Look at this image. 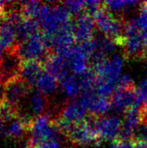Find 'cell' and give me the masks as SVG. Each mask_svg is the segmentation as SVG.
<instances>
[{"mask_svg":"<svg viewBox=\"0 0 147 148\" xmlns=\"http://www.w3.org/2000/svg\"><path fill=\"white\" fill-rule=\"evenodd\" d=\"M43 3L37 1H25L20 3V12L23 19L37 18Z\"/></svg>","mask_w":147,"mask_h":148,"instance_id":"obj_23","label":"cell"},{"mask_svg":"<svg viewBox=\"0 0 147 148\" xmlns=\"http://www.w3.org/2000/svg\"><path fill=\"white\" fill-rule=\"evenodd\" d=\"M124 56L113 55L94 64L93 69L96 75V93L109 98L118 88V82L123 75Z\"/></svg>","mask_w":147,"mask_h":148,"instance_id":"obj_1","label":"cell"},{"mask_svg":"<svg viewBox=\"0 0 147 148\" xmlns=\"http://www.w3.org/2000/svg\"><path fill=\"white\" fill-rule=\"evenodd\" d=\"M120 148H136V145L133 140H123L120 139Z\"/></svg>","mask_w":147,"mask_h":148,"instance_id":"obj_29","label":"cell"},{"mask_svg":"<svg viewBox=\"0 0 147 148\" xmlns=\"http://www.w3.org/2000/svg\"><path fill=\"white\" fill-rule=\"evenodd\" d=\"M40 24L35 19H22L16 25V44H19L31 36L40 33Z\"/></svg>","mask_w":147,"mask_h":148,"instance_id":"obj_18","label":"cell"},{"mask_svg":"<svg viewBox=\"0 0 147 148\" xmlns=\"http://www.w3.org/2000/svg\"><path fill=\"white\" fill-rule=\"evenodd\" d=\"M141 107L133 108L124 114L125 115L124 119L122 120V128L120 139L123 140H133L136 129L142 122Z\"/></svg>","mask_w":147,"mask_h":148,"instance_id":"obj_13","label":"cell"},{"mask_svg":"<svg viewBox=\"0 0 147 148\" xmlns=\"http://www.w3.org/2000/svg\"><path fill=\"white\" fill-rule=\"evenodd\" d=\"M104 5L103 3L100 1H85V10L84 13L88 14L93 17L95 16V15L103 9Z\"/></svg>","mask_w":147,"mask_h":148,"instance_id":"obj_25","label":"cell"},{"mask_svg":"<svg viewBox=\"0 0 147 148\" xmlns=\"http://www.w3.org/2000/svg\"><path fill=\"white\" fill-rule=\"evenodd\" d=\"M58 82L60 89L67 99L73 101L74 98L81 94L80 80L75 75L68 72L61 77Z\"/></svg>","mask_w":147,"mask_h":148,"instance_id":"obj_16","label":"cell"},{"mask_svg":"<svg viewBox=\"0 0 147 148\" xmlns=\"http://www.w3.org/2000/svg\"><path fill=\"white\" fill-rule=\"evenodd\" d=\"M93 148H102V147H101L100 146V144H99V145H96V146H94V147Z\"/></svg>","mask_w":147,"mask_h":148,"instance_id":"obj_33","label":"cell"},{"mask_svg":"<svg viewBox=\"0 0 147 148\" xmlns=\"http://www.w3.org/2000/svg\"><path fill=\"white\" fill-rule=\"evenodd\" d=\"M16 45V26L4 22L1 23L0 50L7 51Z\"/></svg>","mask_w":147,"mask_h":148,"instance_id":"obj_19","label":"cell"},{"mask_svg":"<svg viewBox=\"0 0 147 148\" xmlns=\"http://www.w3.org/2000/svg\"><path fill=\"white\" fill-rule=\"evenodd\" d=\"M7 2H3V1H0V18L3 19L5 16L6 13V6Z\"/></svg>","mask_w":147,"mask_h":148,"instance_id":"obj_31","label":"cell"},{"mask_svg":"<svg viewBox=\"0 0 147 148\" xmlns=\"http://www.w3.org/2000/svg\"><path fill=\"white\" fill-rule=\"evenodd\" d=\"M140 3L138 1H106L103 3L104 8L112 13L118 14L119 16L123 17L126 12L129 11L131 9L134 8L135 5ZM124 18V17H123Z\"/></svg>","mask_w":147,"mask_h":148,"instance_id":"obj_22","label":"cell"},{"mask_svg":"<svg viewBox=\"0 0 147 148\" xmlns=\"http://www.w3.org/2000/svg\"><path fill=\"white\" fill-rule=\"evenodd\" d=\"M132 140L147 142V123L141 122L136 129Z\"/></svg>","mask_w":147,"mask_h":148,"instance_id":"obj_27","label":"cell"},{"mask_svg":"<svg viewBox=\"0 0 147 148\" xmlns=\"http://www.w3.org/2000/svg\"><path fill=\"white\" fill-rule=\"evenodd\" d=\"M81 148H87V147H81Z\"/></svg>","mask_w":147,"mask_h":148,"instance_id":"obj_37","label":"cell"},{"mask_svg":"<svg viewBox=\"0 0 147 148\" xmlns=\"http://www.w3.org/2000/svg\"><path fill=\"white\" fill-rule=\"evenodd\" d=\"M141 117H142V121L147 123V102L143 103L141 107Z\"/></svg>","mask_w":147,"mask_h":148,"instance_id":"obj_30","label":"cell"},{"mask_svg":"<svg viewBox=\"0 0 147 148\" xmlns=\"http://www.w3.org/2000/svg\"><path fill=\"white\" fill-rule=\"evenodd\" d=\"M95 27V22L93 16L85 13L77 16L72 25V31L75 42L82 43L93 39Z\"/></svg>","mask_w":147,"mask_h":148,"instance_id":"obj_12","label":"cell"},{"mask_svg":"<svg viewBox=\"0 0 147 148\" xmlns=\"http://www.w3.org/2000/svg\"><path fill=\"white\" fill-rule=\"evenodd\" d=\"M63 5L72 16H79L85 10V1H67L63 3Z\"/></svg>","mask_w":147,"mask_h":148,"instance_id":"obj_24","label":"cell"},{"mask_svg":"<svg viewBox=\"0 0 147 148\" xmlns=\"http://www.w3.org/2000/svg\"><path fill=\"white\" fill-rule=\"evenodd\" d=\"M1 85H2V84H1V82H0V86H1Z\"/></svg>","mask_w":147,"mask_h":148,"instance_id":"obj_36","label":"cell"},{"mask_svg":"<svg viewBox=\"0 0 147 148\" xmlns=\"http://www.w3.org/2000/svg\"><path fill=\"white\" fill-rule=\"evenodd\" d=\"M146 71H147V68H146Z\"/></svg>","mask_w":147,"mask_h":148,"instance_id":"obj_38","label":"cell"},{"mask_svg":"<svg viewBox=\"0 0 147 148\" xmlns=\"http://www.w3.org/2000/svg\"><path fill=\"white\" fill-rule=\"evenodd\" d=\"M95 127L101 141H113L120 138L122 128V120L115 114L103 116L96 120Z\"/></svg>","mask_w":147,"mask_h":148,"instance_id":"obj_11","label":"cell"},{"mask_svg":"<svg viewBox=\"0 0 147 148\" xmlns=\"http://www.w3.org/2000/svg\"><path fill=\"white\" fill-rule=\"evenodd\" d=\"M29 107L31 113L36 117L48 114L47 109L49 108V101L47 96L39 91H33L29 99Z\"/></svg>","mask_w":147,"mask_h":148,"instance_id":"obj_21","label":"cell"},{"mask_svg":"<svg viewBox=\"0 0 147 148\" xmlns=\"http://www.w3.org/2000/svg\"><path fill=\"white\" fill-rule=\"evenodd\" d=\"M135 142L136 145V148H147V142H144V141H136L133 140Z\"/></svg>","mask_w":147,"mask_h":148,"instance_id":"obj_32","label":"cell"},{"mask_svg":"<svg viewBox=\"0 0 147 148\" xmlns=\"http://www.w3.org/2000/svg\"><path fill=\"white\" fill-rule=\"evenodd\" d=\"M3 86L4 101L11 108L18 110V106L30 90L29 87L20 76L6 82Z\"/></svg>","mask_w":147,"mask_h":148,"instance_id":"obj_10","label":"cell"},{"mask_svg":"<svg viewBox=\"0 0 147 148\" xmlns=\"http://www.w3.org/2000/svg\"><path fill=\"white\" fill-rule=\"evenodd\" d=\"M88 109L80 99L68 101L57 111L55 119L69 125H77L87 119Z\"/></svg>","mask_w":147,"mask_h":148,"instance_id":"obj_9","label":"cell"},{"mask_svg":"<svg viewBox=\"0 0 147 148\" xmlns=\"http://www.w3.org/2000/svg\"><path fill=\"white\" fill-rule=\"evenodd\" d=\"M42 33L55 36L60 31L72 27V15L64 5L43 3L36 18Z\"/></svg>","mask_w":147,"mask_h":148,"instance_id":"obj_2","label":"cell"},{"mask_svg":"<svg viewBox=\"0 0 147 148\" xmlns=\"http://www.w3.org/2000/svg\"><path fill=\"white\" fill-rule=\"evenodd\" d=\"M0 34H1V24H0Z\"/></svg>","mask_w":147,"mask_h":148,"instance_id":"obj_34","label":"cell"},{"mask_svg":"<svg viewBox=\"0 0 147 148\" xmlns=\"http://www.w3.org/2000/svg\"><path fill=\"white\" fill-rule=\"evenodd\" d=\"M44 71V64L37 61H24L22 63L20 77L30 89L36 87V82Z\"/></svg>","mask_w":147,"mask_h":148,"instance_id":"obj_15","label":"cell"},{"mask_svg":"<svg viewBox=\"0 0 147 148\" xmlns=\"http://www.w3.org/2000/svg\"><path fill=\"white\" fill-rule=\"evenodd\" d=\"M91 60L90 56L84 50L82 46L78 43L75 45L70 55L68 57V67L74 75H81L86 72L88 68V62Z\"/></svg>","mask_w":147,"mask_h":148,"instance_id":"obj_14","label":"cell"},{"mask_svg":"<svg viewBox=\"0 0 147 148\" xmlns=\"http://www.w3.org/2000/svg\"><path fill=\"white\" fill-rule=\"evenodd\" d=\"M98 118L89 115L82 122L75 125L66 139L70 144L86 147L88 146H96L101 144V140L96 130L95 122Z\"/></svg>","mask_w":147,"mask_h":148,"instance_id":"obj_5","label":"cell"},{"mask_svg":"<svg viewBox=\"0 0 147 148\" xmlns=\"http://www.w3.org/2000/svg\"><path fill=\"white\" fill-rule=\"evenodd\" d=\"M121 48L126 59L142 60L147 58L143 32L138 27L134 18L125 21V30Z\"/></svg>","mask_w":147,"mask_h":148,"instance_id":"obj_3","label":"cell"},{"mask_svg":"<svg viewBox=\"0 0 147 148\" xmlns=\"http://www.w3.org/2000/svg\"><path fill=\"white\" fill-rule=\"evenodd\" d=\"M112 109L117 113H126L133 108L141 107L143 104L139 99L137 88H117L110 98Z\"/></svg>","mask_w":147,"mask_h":148,"instance_id":"obj_7","label":"cell"},{"mask_svg":"<svg viewBox=\"0 0 147 148\" xmlns=\"http://www.w3.org/2000/svg\"><path fill=\"white\" fill-rule=\"evenodd\" d=\"M60 138L61 136L48 139L40 142L34 148H64V146Z\"/></svg>","mask_w":147,"mask_h":148,"instance_id":"obj_26","label":"cell"},{"mask_svg":"<svg viewBox=\"0 0 147 148\" xmlns=\"http://www.w3.org/2000/svg\"><path fill=\"white\" fill-rule=\"evenodd\" d=\"M16 51L23 60L24 61H37L44 63L49 56L53 53L49 50L44 43L42 34L40 32L28 40L16 44Z\"/></svg>","mask_w":147,"mask_h":148,"instance_id":"obj_6","label":"cell"},{"mask_svg":"<svg viewBox=\"0 0 147 148\" xmlns=\"http://www.w3.org/2000/svg\"><path fill=\"white\" fill-rule=\"evenodd\" d=\"M133 87H135V84L133 80V77L129 74H125L120 77L118 82L117 88H129Z\"/></svg>","mask_w":147,"mask_h":148,"instance_id":"obj_28","label":"cell"},{"mask_svg":"<svg viewBox=\"0 0 147 148\" xmlns=\"http://www.w3.org/2000/svg\"><path fill=\"white\" fill-rule=\"evenodd\" d=\"M58 82H59L56 77L53 76L44 69L36 82V88H37V91L41 92L44 95H51L56 91L59 86Z\"/></svg>","mask_w":147,"mask_h":148,"instance_id":"obj_20","label":"cell"},{"mask_svg":"<svg viewBox=\"0 0 147 148\" xmlns=\"http://www.w3.org/2000/svg\"><path fill=\"white\" fill-rule=\"evenodd\" d=\"M96 28L103 35L116 42L119 47H121L124 30L125 19L115 14L108 11L104 7L94 17Z\"/></svg>","mask_w":147,"mask_h":148,"instance_id":"obj_4","label":"cell"},{"mask_svg":"<svg viewBox=\"0 0 147 148\" xmlns=\"http://www.w3.org/2000/svg\"><path fill=\"white\" fill-rule=\"evenodd\" d=\"M23 148H30L29 147H23Z\"/></svg>","mask_w":147,"mask_h":148,"instance_id":"obj_35","label":"cell"},{"mask_svg":"<svg viewBox=\"0 0 147 148\" xmlns=\"http://www.w3.org/2000/svg\"><path fill=\"white\" fill-rule=\"evenodd\" d=\"M16 46L5 51L0 61V82L2 85L20 76L23 60L19 56Z\"/></svg>","mask_w":147,"mask_h":148,"instance_id":"obj_8","label":"cell"},{"mask_svg":"<svg viewBox=\"0 0 147 148\" xmlns=\"http://www.w3.org/2000/svg\"><path fill=\"white\" fill-rule=\"evenodd\" d=\"M43 64L45 71L56 77L58 80L68 72L67 70L68 66V60L55 52L49 56Z\"/></svg>","mask_w":147,"mask_h":148,"instance_id":"obj_17","label":"cell"}]
</instances>
